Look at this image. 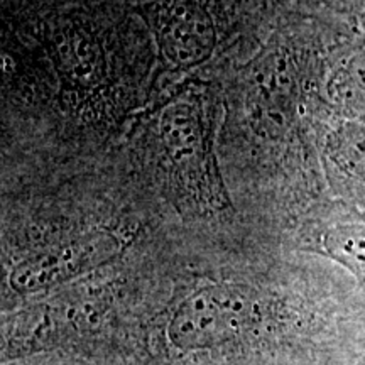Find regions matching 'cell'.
<instances>
[{
	"label": "cell",
	"mask_w": 365,
	"mask_h": 365,
	"mask_svg": "<svg viewBox=\"0 0 365 365\" xmlns=\"http://www.w3.org/2000/svg\"><path fill=\"white\" fill-rule=\"evenodd\" d=\"M164 58L176 68H193L207 61L215 48V27L208 12L195 0H173L158 26Z\"/></svg>",
	"instance_id": "3957f363"
},
{
	"label": "cell",
	"mask_w": 365,
	"mask_h": 365,
	"mask_svg": "<svg viewBox=\"0 0 365 365\" xmlns=\"http://www.w3.org/2000/svg\"><path fill=\"white\" fill-rule=\"evenodd\" d=\"M118 240L97 234L56 245L17 264L9 282L16 293L33 294L63 284L115 257Z\"/></svg>",
	"instance_id": "7a4b0ae2"
},
{
	"label": "cell",
	"mask_w": 365,
	"mask_h": 365,
	"mask_svg": "<svg viewBox=\"0 0 365 365\" xmlns=\"http://www.w3.org/2000/svg\"><path fill=\"white\" fill-rule=\"evenodd\" d=\"M354 365H365V352L360 355V359L357 360V364H354Z\"/></svg>",
	"instance_id": "ba28073f"
},
{
	"label": "cell",
	"mask_w": 365,
	"mask_h": 365,
	"mask_svg": "<svg viewBox=\"0 0 365 365\" xmlns=\"http://www.w3.org/2000/svg\"><path fill=\"white\" fill-rule=\"evenodd\" d=\"M331 93L336 98L344 100L345 105H354V107L365 105V54L350 59L333 76Z\"/></svg>",
	"instance_id": "52a82bcc"
},
{
	"label": "cell",
	"mask_w": 365,
	"mask_h": 365,
	"mask_svg": "<svg viewBox=\"0 0 365 365\" xmlns=\"http://www.w3.org/2000/svg\"><path fill=\"white\" fill-rule=\"evenodd\" d=\"M159 134L168 156L181 173H208V134L196 103L178 102L168 107L159 118Z\"/></svg>",
	"instance_id": "277c9868"
},
{
	"label": "cell",
	"mask_w": 365,
	"mask_h": 365,
	"mask_svg": "<svg viewBox=\"0 0 365 365\" xmlns=\"http://www.w3.org/2000/svg\"><path fill=\"white\" fill-rule=\"evenodd\" d=\"M318 252L365 284V222L335 223L319 234Z\"/></svg>",
	"instance_id": "5b68a950"
},
{
	"label": "cell",
	"mask_w": 365,
	"mask_h": 365,
	"mask_svg": "<svg viewBox=\"0 0 365 365\" xmlns=\"http://www.w3.org/2000/svg\"><path fill=\"white\" fill-rule=\"evenodd\" d=\"M257 313V301L247 287L210 284L178 304L168 323V341L180 352H208L240 336Z\"/></svg>",
	"instance_id": "6da1fadb"
},
{
	"label": "cell",
	"mask_w": 365,
	"mask_h": 365,
	"mask_svg": "<svg viewBox=\"0 0 365 365\" xmlns=\"http://www.w3.org/2000/svg\"><path fill=\"white\" fill-rule=\"evenodd\" d=\"M325 150L341 173L365 180V124L344 122L327 135Z\"/></svg>",
	"instance_id": "8992f818"
}]
</instances>
